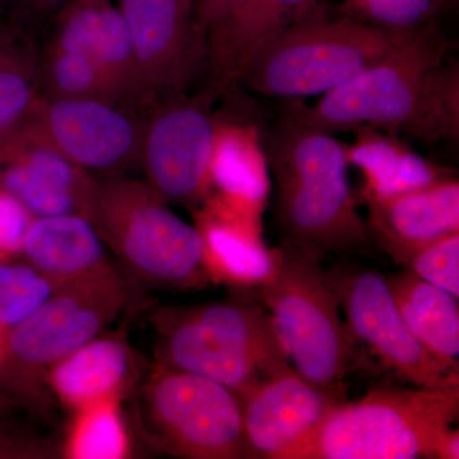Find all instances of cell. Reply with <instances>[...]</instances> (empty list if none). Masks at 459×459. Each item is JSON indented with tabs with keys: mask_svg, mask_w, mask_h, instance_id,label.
<instances>
[{
	"mask_svg": "<svg viewBox=\"0 0 459 459\" xmlns=\"http://www.w3.org/2000/svg\"><path fill=\"white\" fill-rule=\"evenodd\" d=\"M451 47L433 23L316 105L287 108L282 119L327 133L368 126L425 143L458 140L459 69L448 59Z\"/></svg>",
	"mask_w": 459,
	"mask_h": 459,
	"instance_id": "1",
	"label": "cell"
},
{
	"mask_svg": "<svg viewBox=\"0 0 459 459\" xmlns=\"http://www.w3.org/2000/svg\"><path fill=\"white\" fill-rule=\"evenodd\" d=\"M262 138L285 238L320 256L369 249L367 223L350 186L346 143L285 119Z\"/></svg>",
	"mask_w": 459,
	"mask_h": 459,
	"instance_id": "2",
	"label": "cell"
},
{
	"mask_svg": "<svg viewBox=\"0 0 459 459\" xmlns=\"http://www.w3.org/2000/svg\"><path fill=\"white\" fill-rule=\"evenodd\" d=\"M258 298L276 325L292 368L310 385L346 400V377L371 369L342 318L323 256L283 238Z\"/></svg>",
	"mask_w": 459,
	"mask_h": 459,
	"instance_id": "3",
	"label": "cell"
},
{
	"mask_svg": "<svg viewBox=\"0 0 459 459\" xmlns=\"http://www.w3.org/2000/svg\"><path fill=\"white\" fill-rule=\"evenodd\" d=\"M458 416L459 386H376L337 404L292 459H439Z\"/></svg>",
	"mask_w": 459,
	"mask_h": 459,
	"instance_id": "4",
	"label": "cell"
},
{
	"mask_svg": "<svg viewBox=\"0 0 459 459\" xmlns=\"http://www.w3.org/2000/svg\"><path fill=\"white\" fill-rule=\"evenodd\" d=\"M416 33L386 31L344 16L304 17L265 39L241 66L237 84L270 98L323 96L382 62Z\"/></svg>",
	"mask_w": 459,
	"mask_h": 459,
	"instance_id": "5",
	"label": "cell"
},
{
	"mask_svg": "<svg viewBox=\"0 0 459 459\" xmlns=\"http://www.w3.org/2000/svg\"><path fill=\"white\" fill-rule=\"evenodd\" d=\"M162 358L165 367L221 383L240 397L292 367L259 298L174 310L165 319Z\"/></svg>",
	"mask_w": 459,
	"mask_h": 459,
	"instance_id": "6",
	"label": "cell"
},
{
	"mask_svg": "<svg viewBox=\"0 0 459 459\" xmlns=\"http://www.w3.org/2000/svg\"><path fill=\"white\" fill-rule=\"evenodd\" d=\"M90 220L134 270L174 287L207 281L204 240L150 186L132 180L96 183Z\"/></svg>",
	"mask_w": 459,
	"mask_h": 459,
	"instance_id": "7",
	"label": "cell"
},
{
	"mask_svg": "<svg viewBox=\"0 0 459 459\" xmlns=\"http://www.w3.org/2000/svg\"><path fill=\"white\" fill-rule=\"evenodd\" d=\"M341 312L356 347L403 385L421 388L459 386V373L437 360L407 327L385 274L351 263L328 268Z\"/></svg>",
	"mask_w": 459,
	"mask_h": 459,
	"instance_id": "8",
	"label": "cell"
},
{
	"mask_svg": "<svg viewBox=\"0 0 459 459\" xmlns=\"http://www.w3.org/2000/svg\"><path fill=\"white\" fill-rule=\"evenodd\" d=\"M148 412L178 457L246 458L243 400L221 383L164 367L148 386Z\"/></svg>",
	"mask_w": 459,
	"mask_h": 459,
	"instance_id": "9",
	"label": "cell"
},
{
	"mask_svg": "<svg viewBox=\"0 0 459 459\" xmlns=\"http://www.w3.org/2000/svg\"><path fill=\"white\" fill-rule=\"evenodd\" d=\"M216 93L186 92L151 105L143 117L140 162L150 186L166 202L197 205L210 195V168L217 120L211 114Z\"/></svg>",
	"mask_w": 459,
	"mask_h": 459,
	"instance_id": "10",
	"label": "cell"
},
{
	"mask_svg": "<svg viewBox=\"0 0 459 459\" xmlns=\"http://www.w3.org/2000/svg\"><path fill=\"white\" fill-rule=\"evenodd\" d=\"M148 107L186 92L204 62L195 0H117Z\"/></svg>",
	"mask_w": 459,
	"mask_h": 459,
	"instance_id": "11",
	"label": "cell"
},
{
	"mask_svg": "<svg viewBox=\"0 0 459 459\" xmlns=\"http://www.w3.org/2000/svg\"><path fill=\"white\" fill-rule=\"evenodd\" d=\"M29 122L83 170H122L140 161L143 117L134 108L92 99L42 98Z\"/></svg>",
	"mask_w": 459,
	"mask_h": 459,
	"instance_id": "12",
	"label": "cell"
},
{
	"mask_svg": "<svg viewBox=\"0 0 459 459\" xmlns=\"http://www.w3.org/2000/svg\"><path fill=\"white\" fill-rule=\"evenodd\" d=\"M96 181L40 137L29 117L0 138V189L32 216L90 219Z\"/></svg>",
	"mask_w": 459,
	"mask_h": 459,
	"instance_id": "13",
	"label": "cell"
},
{
	"mask_svg": "<svg viewBox=\"0 0 459 459\" xmlns=\"http://www.w3.org/2000/svg\"><path fill=\"white\" fill-rule=\"evenodd\" d=\"M243 400L246 458L292 459L332 410L346 401L310 385L294 368L262 380Z\"/></svg>",
	"mask_w": 459,
	"mask_h": 459,
	"instance_id": "14",
	"label": "cell"
},
{
	"mask_svg": "<svg viewBox=\"0 0 459 459\" xmlns=\"http://www.w3.org/2000/svg\"><path fill=\"white\" fill-rule=\"evenodd\" d=\"M49 27L44 47L92 65L113 86L124 107L148 108L131 36L111 0H69Z\"/></svg>",
	"mask_w": 459,
	"mask_h": 459,
	"instance_id": "15",
	"label": "cell"
},
{
	"mask_svg": "<svg viewBox=\"0 0 459 459\" xmlns=\"http://www.w3.org/2000/svg\"><path fill=\"white\" fill-rule=\"evenodd\" d=\"M115 301L108 289L90 283L86 289L51 296L32 316L9 329L8 360L33 367L56 364L98 336L115 310Z\"/></svg>",
	"mask_w": 459,
	"mask_h": 459,
	"instance_id": "16",
	"label": "cell"
},
{
	"mask_svg": "<svg viewBox=\"0 0 459 459\" xmlns=\"http://www.w3.org/2000/svg\"><path fill=\"white\" fill-rule=\"evenodd\" d=\"M367 204L370 243L403 267L422 247L459 232L457 177Z\"/></svg>",
	"mask_w": 459,
	"mask_h": 459,
	"instance_id": "17",
	"label": "cell"
},
{
	"mask_svg": "<svg viewBox=\"0 0 459 459\" xmlns=\"http://www.w3.org/2000/svg\"><path fill=\"white\" fill-rule=\"evenodd\" d=\"M204 240L208 276L240 289H259L273 267L272 249L262 237V217L241 212L208 195L198 211L197 226Z\"/></svg>",
	"mask_w": 459,
	"mask_h": 459,
	"instance_id": "18",
	"label": "cell"
},
{
	"mask_svg": "<svg viewBox=\"0 0 459 459\" xmlns=\"http://www.w3.org/2000/svg\"><path fill=\"white\" fill-rule=\"evenodd\" d=\"M351 133L355 141L346 144L347 161L361 172L359 198L365 204L455 177L452 169L425 159L392 133L368 126H358Z\"/></svg>",
	"mask_w": 459,
	"mask_h": 459,
	"instance_id": "19",
	"label": "cell"
},
{
	"mask_svg": "<svg viewBox=\"0 0 459 459\" xmlns=\"http://www.w3.org/2000/svg\"><path fill=\"white\" fill-rule=\"evenodd\" d=\"M210 180L211 189L216 188L223 202L262 217L272 181L259 126L217 122Z\"/></svg>",
	"mask_w": 459,
	"mask_h": 459,
	"instance_id": "20",
	"label": "cell"
},
{
	"mask_svg": "<svg viewBox=\"0 0 459 459\" xmlns=\"http://www.w3.org/2000/svg\"><path fill=\"white\" fill-rule=\"evenodd\" d=\"M23 252L49 279L74 281L95 273L105 256L104 238L83 214L36 217Z\"/></svg>",
	"mask_w": 459,
	"mask_h": 459,
	"instance_id": "21",
	"label": "cell"
},
{
	"mask_svg": "<svg viewBox=\"0 0 459 459\" xmlns=\"http://www.w3.org/2000/svg\"><path fill=\"white\" fill-rule=\"evenodd\" d=\"M385 280L407 327L437 360L459 373L458 298L406 267Z\"/></svg>",
	"mask_w": 459,
	"mask_h": 459,
	"instance_id": "22",
	"label": "cell"
},
{
	"mask_svg": "<svg viewBox=\"0 0 459 459\" xmlns=\"http://www.w3.org/2000/svg\"><path fill=\"white\" fill-rule=\"evenodd\" d=\"M41 99L36 31L0 9V138L25 122Z\"/></svg>",
	"mask_w": 459,
	"mask_h": 459,
	"instance_id": "23",
	"label": "cell"
},
{
	"mask_svg": "<svg viewBox=\"0 0 459 459\" xmlns=\"http://www.w3.org/2000/svg\"><path fill=\"white\" fill-rule=\"evenodd\" d=\"M316 0H249L223 40L207 60L210 86L219 93L237 84L241 66L253 51L283 27L305 17Z\"/></svg>",
	"mask_w": 459,
	"mask_h": 459,
	"instance_id": "24",
	"label": "cell"
},
{
	"mask_svg": "<svg viewBox=\"0 0 459 459\" xmlns=\"http://www.w3.org/2000/svg\"><path fill=\"white\" fill-rule=\"evenodd\" d=\"M131 356L126 344L111 338L91 341L56 362L53 385L63 400L86 407L111 395L126 383Z\"/></svg>",
	"mask_w": 459,
	"mask_h": 459,
	"instance_id": "25",
	"label": "cell"
},
{
	"mask_svg": "<svg viewBox=\"0 0 459 459\" xmlns=\"http://www.w3.org/2000/svg\"><path fill=\"white\" fill-rule=\"evenodd\" d=\"M446 0H343L344 17L395 33H416L433 25Z\"/></svg>",
	"mask_w": 459,
	"mask_h": 459,
	"instance_id": "26",
	"label": "cell"
},
{
	"mask_svg": "<svg viewBox=\"0 0 459 459\" xmlns=\"http://www.w3.org/2000/svg\"><path fill=\"white\" fill-rule=\"evenodd\" d=\"M53 294L49 277L36 268L0 263V327H16Z\"/></svg>",
	"mask_w": 459,
	"mask_h": 459,
	"instance_id": "27",
	"label": "cell"
},
{
	"mask_svg": "<svg viewBox=\"0 0 459 459\" xmlns=\"http://www.w3.org/2000/svg\"><path fill=\"white\" fill-rule=\"evenodd\" d=\"M72 440V455L80 459H117L126 453V430L110 400L83 407Z\"/></svg>",
	"mask_w": 459,
	"mask_h": 459,
	"instance_id": "28",
	"label": "cell"
},
{
	"mask_svg": "<svg viewBox=\"0 0 459 459\" xmlns=\"http://www.w3.org/2000/svg\"><path fill=\"white\" fill-rule=\"evenodd\" d=\"M404 267L459 298V232L422 247Z\"/></svg>",
	"mask_w": 459,
	"mask_h": 459,
	"instance_id": "29",
	"label": "cell"
},
{
	"mask_svg": "<svg viewBox=\"0 0 459 459\" xmlns=\"http://www.w3.org/2000/svg\"><path fill=\"white\" fill-rule=\"evenodd\" d=\"M249 0H195V16L204 42V62L216 53Z\"/></svg>",
	"mask_w": 459,
	"mask_h": 459,
	"instance_id": "30",
	"label": "cell"
},
{
	"mask_svg": "<svg viewBox=\"0 0 459 459\" xmlns=\"http://www.w3.org/2000/svg\"><path fill=\"white\" fill-rule=\"evenodd\" d=\"M31 222L32 214L17 199L0 189V256L22 250Z\"/></svg>",
	"mask_w": 459,
	"mask_h": 459,
	"instance_id": "31",
	"label": "cell"
},
{
	"mask_svg": "<svg viewBox=\"0 0 459 459\" xmlns=\"http://www.w3.org/2000/svg\"><path fill=\"white\" fill-rule=\"evenodd\" d=\"M3 8L9 16L38 31L42 27L49 26L69 0H0Z\"/></svg>",
	"mask_w": 459,
	"mask_h": 459,
	"instance_id": "32",
	"label": "cell"
},
{
	"mask_svg": "<svg viewBox=\"0 0 459 459\" xmlns=\"http://www.w3.org/2000/svg\"><path fill=\"white\" fill-rule=\"evenodd\" d=\"M459 458V433L458 429H452L443 443L440 444L439 459H458Z\"/></svg>",
	"mask_w": 459,
	"mask_h": 459,
	"instance_id": "33",
	"label": "cell"
},
{
	"mask_svg": "<svg viewBox=\"0 0 459 459\" xmlns=\"http://www.w3.org/2000/svg\"><path fill=\"white\" fill-rule=\"evenodd\" d=\"M0 9H3L2 2H0Z\"/></svg>",
	"mask_w": 459,
	"mask_h": 459,
	"instance_id": "34",
	"label": "cell"
},
{
	"mask_svg": "<svg viewBox=\"0 0 459 459\" xmlns=\"http://www.w3.org/2000/svg\"><path fill=\"white\" fill-rule=\"evenodd\" d=\"M446 2H448V0H446Z\"/></svg>",
	"mask_w": 459,
	"mask_h": 459,
	"instance_id": "35",
	"label": "cell"
},
{
	"mask_svg": "<svg viewBox=\"0 0 459 459\" xmlns=\"http://www.w3.org/2000/svg\"><path fill=\"white\" fill-rule=\"evenodd\" d=\"M0 349H2V347H0Z\"/></svg>",
	"mask_w": 459,
	"mask_h": 459,
	"instance_id": "36",
	"label": "cell"
}]
</instances>
